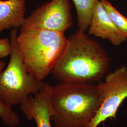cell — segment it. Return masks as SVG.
<instances>
[{"instance_id": "9", "label": "cell", "mask_w": 127, "mask_h": 127, "mask_svg": "<svg viewBox=\"0 0 127 127\" xmlns=\"http://www.w3.org/2000/svg\"><path fill=\"white\" fill-rule=\"evenodd\" d=\"M26 10L24 0H0V34L6 29L21 27Z\"/></svg>"}, {"instance_id": "11", "label": "cell", "mask_w": 127, "mask_h": 127, "mask_svg": "<svg viewBox=\"0 0 127 127\" xmlns=\"http://www.w3.org/2000/svg\"><path fill=\"white\" fill-rule=\"evenodd\" d=\"M5 65L4 61L0 60V73ZM0 119L2 123L9 127H16L20 123L19 116L12 108V106L0 99Z\"/></svg>"}, {"instance_id": "6", "label": "cell", "mask_w": 127, "mask_h": 127, "mask_svg": "<svg viewBox=\"0 0 127 127\" xmlns=\"http://www.w3.org/2000/svg\"><path fill=\"white\" fill-rule=\"evenodd\" d=\"M70 0H51L36 9L21 28H37L64 33L73 24Z\"/></svg>"}, {"instance_id": "2", "label": "cell", "mask_w": 127, "mask_h": 127, "mask_svg": "<svg viewBox=\"0 0 127 127\" xmlns=\"http://www.w3.org/2000/svg\"><path fill=\"white\" fill-rule=\"evenodd\" d=\"M103 101L98 84L61 83L53 86L55 127H89Z\"/></svg>"}, {"instance_id": "12", "label": "cell", "mask_w": 127, "mask_h": 127, "mask_svg": "<svg viewBox=\"0 0 127 127\" xmlns=\"http://www.w3.org/2000/svg\"><path fill=\"white\" fill-rule=\"evenodd\" d=\"M110 18L119 30L127 37V18L120 12L107 0H101Z\"/></svg>"}, {"instance_id": "1", "label": "cell", "mask_w": 127, "mask_h": 127, "mask_svg": "<svg viewBox=\"0 0 127 127\" xmlns=\"http://www.w3.org/2000/svg\"><path fill=\"white\" fill-rule=\"evenodd\" d=\"M85 32L78 29L67 38L66 49L52 72L61 83H99L109 73L106 51Z\"/></svg>"}, {"instance_id": "5", "label": "cell", "mask_w": 127, "mask_h": 127, "mask_svg": "<svg viewBox=\"0 0 127 127\" xmlns=\"http://www.w3.org/2000/svg\"><path fill=\"white\" fill-rule=\"evenodd\" d=\"M103 101L89 127H97L109 119L117 118L118 109L127 98V67L121 65L108 73L98 84Z\"/></svg>"}, {"instance_id": "10", "label": "cell", "mask_w": 127, "mask_h": 127, "mask_svg": "<svg viewBox=\"0 0 127 127\" xmlns=\"http://www.w3.org/2000/svg\"><path fill=\"white\" fill-rule=\"evenodd\" d=\"M77 13L79 29L88 30L96 3L99 0H72Z\"/></svg>"}, {"instance_id": "14", "label": "cell", "mask_w": 127, "mask_h": 127, "mask_svg": "<svg viewBox=\"0 0 127 127\" xmlns=\"http://www.w3.org/2000/svg\"></svg>"}, {"instance_id": "4", "label": "cell", "mask_w": 127, "mask_h": 127, "mask_svg": "<svg viewBox=\"0 0 127 127\" xmlns=\"http://www.w3.org/2000/svg\"><path fill=\"white\" fill-rule=\"evenodd\" d=\"M17 36V29H12L9 63L0 73V99L11 106L22 104L44 84L27 71L18 52Z\"/></svg>"}, {"instance_id": "8", "label": "cell", "mask_w": 127, "mask_h": 127, "mask_svg": "<svg viewBox=\"0 0 127 127\" xmlns=\"http://www.w3.org/2000/svg\"><path fill=\"white\" fill-rule=\"evenodd\" d=\"M88 30L89 35L107 40L116 46L121 45L127 39L115 26L99 0L95 4Z\"/></svg>"}, {"instance_id": "7", "label": "cell", "mask_w": 127, "mask_h": 127, "mask_svg": "<svg viewBox=\"0 0 127 127\" xmlns=\"http://www.w3.org/2000/svg\"><path fill=\"white\" fill-rule=\"evenodd\" d=\"M53 86L44 83L41 90L33 97L30 95L20 105V109L28 120H33L37 127H52L51 104Z\"/></svg>"}, {"instance_id": "13", "label": "cell", "mask_w": 127, "mask_h": 127, "mask_svg": "<svg viewBox=\"0 0 127 127\" xmlns=\"http://www.w3.org/2000/svg\"><path fill=\"white\" fill-rule=\"evenodd\" d=\"M10 41L7 38L0 39V59H3L10 54Z\"/></svg>"}, {"instance_id": "3", "label": "cell", "mask_w": 127, "mask_h": 127, "mask_svg": "<svg viewBox=\"0 0 127 127\" xmlns=\"http://www.w3.org/2000/svg\"><path fill=\"white\" fill-rule=\"evenodd\" d=\"M18 52L27 71L42 81L52 73L67 44L64 33L37 28H21Z\"/></svg>"}]
</instances>
